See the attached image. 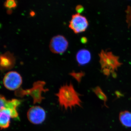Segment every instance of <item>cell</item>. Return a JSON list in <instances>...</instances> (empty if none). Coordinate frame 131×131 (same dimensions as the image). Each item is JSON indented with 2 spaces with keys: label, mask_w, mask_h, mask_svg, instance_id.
Segmentation results:
<instances>
[{
  "label": "cell",
  "mask_w": 131,
  "mask_h": 131,
  "mask_svg": "<svg viewBox=\"0 0 131 131\" xmlns=\"http://www.w3.org/2000/svg\"><path fill=\"white\" fill-rule=\"evenodd\" d=\"M119 117L120 121L123 125L131 127V113L127 111L121 112Z\"/></svg>",
  "instance_id": "cell-12"
},
{
  "label": "cell",
  "mask_w": 131,
  "mask_h": 131,
  "mask_svg": "<svg viewBox=\"0 0 131 131\" xmlns=\"http://www.w3.org/2000/svg\"><path fill=\"white\" fill-rule=\"evenodd\" d=\"M29 122L34 125H39L45 121L46 113L40 106H33L29 108L27 114Z\"/></svg>",
  "instance_id": "cell-5"
},
{
  "label": "cell",
  "mask_w": 131,
  "mask_h": 131,
  "mask_svg": "<svg viewBox=\"0 0 131 131\" xmlns=\"http://www.w3.org/2000/svg\"><path fill=\"white\" fill-rule=\"evenodd\" d=\"M15 58L13 54L7 51L1 55V69L8 70L13 68L15 64Z\"/></svg>",
  "instance_id": "cell-9"
},
{
  "label": "cell",
  "mask_w": 131,
  "mask_h": 131,
  "mask_svg": "<svg viewBox=\"0 0 131 131\" xmlns=\"http://www.w3.org/2000/svg\"><path fill=\"white\" fill-rule=\"evenodd\" d=\"M35 14V13L34 12H31L30 13V15L31 16H33Z\"/></svg>",
  "instance_id": "cell-19"
},
{
  "label": "cell",
  "mask_w": 131,
  "mask_h": 131,
  "mask_svg": "<svg viewBox=\"0 0 131 131\" xmlns=\"http://www.w3.org/2000/svg\"><path fill=\"white\" fill-rule=\"evenodd\" d=\"M126 13V21L129 28L131 27V5L127 6L125 11Z\"/></svg>",
  "instance_id": "cell-14"
},
{
  "label": "cell",
  "mask_w": 131,
  "mask_h": 131,
  "mask_svg": "<svg viewBox=\"0 0 131 131\" xmlns=\"http://www.w3.org/2000/svg\"><path fill=\"white\" fill-rule=\"evenodd\" d=\"M93 91L98 98L103 101L105 103L106 102L107 100V98L100 87H96L94 89Z\"/></svg>",
  "instance_id": "cell-13"
},
{
  "label": "cell",
  "mask_w": 131,
  "mask_h": 131,
  "mask_svg": "<svg viewBox=\"0 0 131 131\" xmlns=\"http://www.w3.org/2000/svg\"><path fill=\"white\" fill-rule=\"evenodd\" d=\"M45 84V82L38 81L34 83L31 89L26 90L27 92H30V95L33 98L34 103H40L43 98L41 95V93L42 91L47 90V89H44Z\"/></svg>",
  "instance_id": "cell-8"
},
{
  "label": "cell",
  "mask_w": 131,
  "mask_h": 131,
  "mask_svg": "<svg viewBox=\"0 0 131 131\" xmlns=\"http://www.w3.org/2000/svg\"><path fill=\"white\" fill-rule=\"evenodd\" d=\"M75 9L78 13L81 14L84 11V8L82 5H79L76 7Z\"/></svg>",
  "instance_id": "cell-17"
},
{
  "label": "cell",
  "mask_w": 131,
  "mask_h": 131,
  "mask_svg": "<svg viewBox=\"0 0 131 131\" xmlns=\"http://www.w3.org/2000/svg\"><path fill=\"white\" fill-rule=\"evenodd\" d=\"M81 41L82 43L85 44L88 42V39L85 37H82L81 38Z\"/></svg>",
  "instance_id": "cell-18"
},
{
  "label": "cell",
  "mask_w": 131,
  "mask_h": 131,
  "mask_svg": "<svg viewBox=\"0 0 131 131\" xmlns=\"http://www.w3.org/2000/svg\"><path fill=\"white\" fill-rule=\"evenodd\" d=\"M4 6L5 7L9 9L15 8L17 6L16 1L14 0H7L4 3Z\"/></svg>",
  "instance_id": "cell-16"
},
{
  "label": "cell",
  "mask_w": 131,
  "mask_h": 131,
  "mask_svg": "<svg viewBox=\"0 0 131 131\" xmlns=\"http://www.w3.org/2000/svg\"><path fill=\"white\" fill-rule=\"evenodd\" d=\"M99 56L102 73L107 76L112 74L114 77H116L115 71L122 64L119 62V57L112 52L103 50H102Z\"/></svg>",
  "instance_id": "cell-2"
},
{
  "label": "cell",
  "mask_w": 131,
  "mask_h": 131,
  "mask_svg": "<svg viewBox=\"0 0 131 131\" xmlns=\"http://www.w3.org/2000/svg\"><path fill=\"white\" fill-rule=\"evenodd\" d=\"M22 83L21 75L16 71H10L5 75L3 83L5 88L11 91L18 89Z\"/></svg>",
  "instance_id": "cell-3"
},
{
  "label": "cell",
  "mask_w": 131,
  "mask_h": 131,
  "mask_svg": "<svg viewBox=\"0 0 131 131\" xmlns=\"http://www.w3.org/2000/svg\"><path fill=\"white\" fill-rule=\"evenodd\" d=\"M88 26L89 22L86 18L78 13L72 15L69 24V27L76 34L84 31Z\"/></svg>",
  "instance_id": "cell-4"
},
{
  "label": "cell",
  "mask_w": 131,
  "mask_h": 131,
  "mask_svg": "<svg viewBox=\"0 0 131 131\" xmlns=\"http://www.w3.org/2000/svg\"><path fill=\"white\" fill-rule=\"evenodd\" d=\"M69 43L65 37L58 35L52 38L49 47L52 52L55 54H62L68 49Z\"/></svg>",
  "instance_id": "cell-6"
},
{
  "label": "cell",
  "mask_w": 131,
  "mask_h": 131,
  "mask_svg": "<svg viewBox=\"0 0 131 131\" xmlns=\"http://www.w3.org/2000/svg\"><path fill=\"white\" fill-rule=\"evenodd\" d=\"M11 118H12V113L10 110L6 108L1 109L0 127L1 130L7 129L9 127Z\"/></svg>",
  "instance_id": "cell-10"
},
{
  "label": "cell",
  "mask_w": 131,
  "mask_h": 131,
  "mask_svg": "<svg viewBox=\"0 0 131 131\" xmlns=\"http://www.w3.org/2000/svg\"><path fill=\"white\" fill-rule=\"evenodd\" d=\"M91 58L90 52L86 49L80 50L76 56L77 61L80 65H84L88 63L91 61Z\"/></svg>",
  "instance_id": "cell-11"
},
{
  "label": "cell",
  "mask_w": 131,
  "mask_h": 131,
  "mask_svg": "<svg viewBox=\"0 0 131 131\" xmlns=\"http://www.w3.org/2000/svg\"><path fill=\"white\" fill-rule=\"evenodd\" d=\"M56 95L58 98L59 105L66 110L71 109L77 106H81L79 94L71 83L62 86Z\"/></svg>",
  "instance_id": "cell-1"
},
{
  "label": "cell",
  "mask_w": 131,
  "mask_h": 131,
  "mask_svg": "<svg viewBox=\"0 0 131 131\" xmlns=\"http://www.w3.org/2000/svg\"><path fill=\"white\" fill-rule=\"evenodd\" d=\"M1 109L6 108L10 110L12 113V118H16L18 117V113L16 110L17 107L20 105V101L16 99L7 100L5 97L1 95Z\"/></svg>",
  "instance_id": "cell-7"
},
{
  "label": "cell",
  "mask_w": 131,
  "mask_h": 131,
  "mask_svg": "<svg viewBox=\"0 0 131 131\" xmlns=\"http://www.w3.org/2000/svg\"><path fill=\"white\" fill-rule=\"evenodd\" d=\"M70 74L73 77H74L75 79H76L78 82H80L81 80L82 77L84 76L85 75V73L82 71H81L79 73H75L74 71H73L70 73Z\"/></svg>",
  "instance_id": "cell-15"
}]
</instances>
